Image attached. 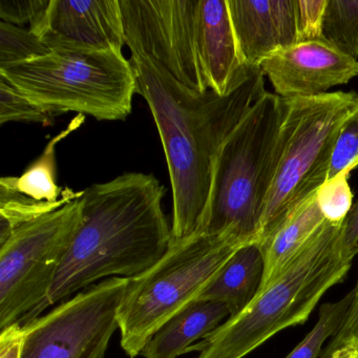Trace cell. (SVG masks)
<instances>
[{
  "instance_id": "7c38bea8",
  "label": "cell",
  "mask_w": 358,
  "mask_h": 358,
  "mask_svg": "<svg viewBox=\"0 0 358 358\" xmlns=\"http://www.w3.org/2000/svg\"><path fill=\"white\" fill-rule=\"evenodd\" d=\"M194 47L205 87L221 97L236 92L261 69L249 68L241 56L227 0H198Z\"/></svg>"
},
{
  "instance_id": "9a60e30c",
  "label": "cell",
  "mask_w": 358,
  "mask_h": 358,
  "mask_svg": "<svg viewBox=\"0 0 358 358\" xmlns=\"http://www.w3.org/2000/svg\"><path fill=\"white\" fill-rule=\"evenodd\" d=\"M229 316V310L223 303L196 299L163 324L140 355L144 358L179 357L189 351L192 343L219 328Z\"/></svg>"
},
{
  "instance_id": "ac0fdd59",
  "label": "cell",
  "mask_w": 358,
  "mask_h": 358,
  "mask_svg": "<svg viewBox=\"0 0 358 358\" xmlns=\"http://www.w3.org/2000/svg\"><path fill=\"white\" fill-rule=\"evenodd\" d=\"M83 192L71 190L55 203L41 202L29 198L14 188L9 177L0 179V245L3 244L17 228L24 224L62 208L68 203L80 199Z\"/></svg>"
},
{
  "instance_id": "5b68a950",
  "label": "cell",
  "mask_w": 358,
  "mask_h": 358,
  "mask_svg": "<svg viewBox=\"0 0 358 358\" xmlns=\"http://www.w3.org/2000/svg\"><path fill=\"white\" fill-rule=\"evenodd\" d=\"M249 243L232 231L171 240L160 261L129 278L117 316L121 347L129 357L139 356L152 335L196 301L228 259Z\"/></svg>"
},
{
  "instance_id": "603a6c76",
  "label": "cell",
  "mask_w": 358,
  "mask_h": 358,
  "mask_svg": "<svg viewBox=\"0 0 358 358\" xmlns=\"http://www.w3.org/2000/svg\"><path fill=\"white\" fill-rule=\"evenodd\" d=\"M351 171H345L324 182L316 192L318 205L324 219L333 224H343L353 206V194L349 184Z\"/></svg>"
},
{
  "instance_id": "9c48e42d",
  "label": "cell",
  "mask_w": 358,
  "mask_h": 358,
  "mask_svg": "<svg viewBox=\"0 0 358 358\" xmlns=\"http://www.w3.org/2000/svg\"><path fill=\"white\" fill-rule=\"evenodd\" d=\"M129 278H106L22 326L20 358H104Z\"/></svg>"
},
{
  "instance_id": "5bb4252c",
  "label": "cell",
  "mask_w": 358,
  "mask_h": 358,
  "mask_svg": "<svg viewBox=\"0 0 358 358\" xmlns=\"http://www.w3.org/2000/svg\"><path fill=\"white\" fill-rule=\"evenodd\" d=\"M324 219L316 194L287 215L259 243L264 259V273L257 294L282 275L287 266L322 227Z\"/></svg>"
},
{
  "instance_id": "8fae6325",
  "label": "cell",
  "mask_w": 358,
  "mask_h": 358,
  "mask_svg": "<svg viewBox=\"0 0 358 358\" xmlns=\"http://www.w3.org/2000/svg\"><path fill=\"white\" fill-rule=\"evenodd\" d=\"M261 70L280 97L310 98L324 95L358 76V62L322 37L272 54Z\"/></svg>"
},
{
  "instance_id": "4fadbf2b",
  "label": "cell",
  "mask_w": 358,
  "mask_h": 358,
  "mask_svg": "<svg viewBox=\"0 0 358 358\" xmlns=\"http://www.w3.org/2000/svg\"><path fill=\"white\" fill-rule=\"evenodd\" d=\"M238 51L249 68L299 43L297 0H227Z\"/></svg>"
},
{
  "instance_id": "277c9868",
  "label": "cell",
  "mask_w": 358,
  "mask_h": 358,
  "mask_svg": "<svg viewBox=\"0 0 358 358\" xmlns=\"http://www.w3.org/2000/svg\"><path fill=\"white\" fill-rule=\"evenodd\" d=\"M286 98L266 93L217 152L208 202L196 234L232 231L257 242L282 150Z\"/></svg>"
},
{
  "instance_id": "52a82bcc",
  "label": "cell",
  "mask_w": 358,
  "mask_h": 358,
  "mask_svg": "<svg viewBox=\"0 0 358 358\" xmlns=\"http://www.w3.org/2000/svg\"><path fill=\"white\" fill-rule=\"evenodd\" d=\"M286 99L282 155L255 243L324 185L339 131L358 110L355 92Z\"/></svg>"
},
{
  "instance_id": "2e32d148",
  "label": "cell",
  "mask_w": 358,
  "mask_h": 358,
  "mask_svg": "<svg viewBox=\"0 0 358 358\" xmlns=\"http://www.w3.org/2000/svg\"><path fill=\"white\" fill-rule=\"evenodd\" d=\"M263 273L261 248L257 243H249L228 259L196 299L223 303L232 317L257 296Z\"/></svg>"
},
{
  "instance_id": "6da1fadb",
  "label": "cell",
  "mask_w": 358,
  "mask_h": 358,
  "mask_svg": "<svg viewBox=\"0 0 358 358\" xmlns=\"http://www.w3.org/2000/svg\"><path fill=\"white\" fill-rule=\"evenodd\" d=\"M125 30V29H124ZM137 94L154 116L173 192L171 240L196 234L208 202L215 158L224 141L265 91L261 69L236 92L221 97L182 85L125 30Z\"/></svg>"
},
{
  "instance_id": "83f0119b",
  "label": "cell",
  "mask_w": 358,
  "mask_h": 358,
  "mask_svg": "<svg viewBox=\"0 0 358 358\" xmlns=\"http://www.w3.org/2000/svg\"><path fill=\"white\" fill-rule=\"evenodd\" d=\"M24 329L20 324L0 331V358H20Z\"/></svg>"
},
{
  "instance_id": "d4e9b609",
  "label": "cell",
  "mask_w": 358,
  "mask_h": 358,
  "mask_svg": "<svg viewBox=\"0 0 358 358\" xmlns=\"http://www.w3.org/2000/svg\"><path fill=\"white\" fill-rule=\"evenodd\" d=\"M51 0H0L1 22L26 28L49 7Z\"/></svg>"
},
{
  "instance_id": "f1b7e54d",
  "label": "cell",
  "mask_w": 358,
  "mask_h": 358,
  "mask_svg": "<svg viewBox=\"0 0 358 358\" xmlns=\"http://www.w3.org/2000/svg\"><path fill=\"white\" fill-rule=\"evenodd\" d=\"M341 242L345 250L358 252V201L343 221Z\"/></svg>"
},
{
  "instance_id": "30bf717a",
  "label": "cell",
  "mask_w": 358,
  "mask_h": 358,
  "mask_svg": "<svg viewBox=\"0 0 358 358\" xmlns=\"http://www.w3.org/2000/svg\"><path fill=\"white\" fill-rule=\"evenodd\" d=\"M28 28L51 50L122 51L125 45L119 0H51Z\"/></svg>"
},
{
  "instance_id": "7402d4cb",
  "label": "cell",
  "mask_w": 358,
  "mask_h": 358,
  "mask_svg": "<svg viewBox=\"0 0 358 358\" xmlns=\"http://www.w3.org/2000/svg\"><path fill=\"white\" fill-rule=\"evenodd\" d=\"M57 115L31 101L3 75H0V124L8 122L41 123L48 127Z\"/></svg>"
},
{
  "instance_id": "e0dca14e",
  "label": "cell",
  "mask_w": 358,
  "mask_h": 358,
  "mask_svg": "<svg viewBox=\"0 0 358 358\" xmlns=\"http://www.w3.org/2000/svg\"><path fill=\"white\" fill-rule=\"evenodd\" d=\"M85 120V115H78L64 131L50 140L41 157L20 177H9L17 192L41 202L55 203L72 190L59 187L56 183V146L78 129Z\"/></svg>"
},
{
  "instance_id": "7a4b0ae2",
  "label": "cell",
  "mask_w": 358,
  "mask_h": 358,
  "mask_svg": "<svg viewBox=\"0 0 358 358\" xmlns=\"http://www.w3.org/2000/svg\"><path fill=\"white\" fill-rule=\"evenodd\" d=\"M154 175L127 173L83 190L77 230L38 315L49 306L106 278H133L162 259L171 226Z\"/></svg>"
},
{
  "instance_id": "ffe728a7",
  "label": "cell",
  "mask_w": 358,
  "mask_h": 358,
  "mask_svg": "<svg viewBox=\"0 0 358 358\" xmlns=\"http://www.w3.org/2000/svg\"><path fill=\"white\" fill-rule=\"evenodd\" d=\"M352 299L353 290L335 303L322 305L318 313V320L314 328L285 358L320 357L324 341H328L330 337L333 338L341 330L351 306Z\"/></svg>"
},
{
  "instance_id": "3957f363",
  "label": "cell",
  "mask_w": 358,
  "mask_h": 358,
  "mask_svg": "<svg viewBox=\"0 0 358 358\" xmlns=\"http://www.w3.org/2000/svg\"><path fill=\"white\" fill-rule=\"evenodd\" d=\"M341 234L343 224L326 221L273 284L188 352L198 351L196 358H244L284 329L307 322L358 255L345 250Z\"/></svg>"
},
{
  "instance_id": "4316f807",
  "label": "cell",
  "mask_w": 358,
  "mask_h": 358,
  "mask_svg": "<svg viewBox=\"0 0 358 358\" xmlns=\"http://www.w3.org/2000/svg\"><path fill=\"white\" fill-rule=\"evenodd\" d=\"M352 290H353V299H352L351 306L345 316V322L341 330L331 339L330 343H328L326 349L322 350V353L332 351L334 348L348 339L358 338V280L355 288Z\"/></svg>"
},
{
  "instance_id": "cb8c5ba5",
  "label": "cell",
  "mask_w": 358,
  "mask_h": 358,
  "mask_svg": "<svg viewBox=\"0 0 358 358\" xmlns=\"http://www.w3.org/2000/svg\"><path fill=\"white\" fill-rule=\"evenodd\" d=\"M358 166V110L343 123L337 136L328 177L326 181L332 180L345 171H353Z\"/></svg>"
},
{
  "instance_id": "ba28073f",
  "label": "cell",
  "mask_w": 358,
  "mask_h": 358,
  "mask_svg": "<svg viewBox=\"0 0 358 358\" xmlns=\"http://www.w3.org/2000/svg\"><path fill=\"white\" fill-rule=\"evenodd\" d=\"M81 223L77 199L17 228L0 245V331L38 317Z\"/></svg>"
},
{
  "instance_id": "484cf974",
  "label": "cell",
  "mask_w": 358,
  "mask_h": 358,
  "mask_svg": "<svg viewBox=\"0 0 358 358\" xmlns=\"http://www.w3.org/2000/svg\"><path fill=\"white\" fill-rule=\"evenodd\" d=\"M328 0L318 1H301L297 0L299 8V43L322 38V17Z\"/></svg>"
},
{
  "instance_id": "f546056e",
  "label": "cell",
  "mask_w": 358,
  "mask_h": 358,
  "mask_svg": "<svg viewBox=\"0 0 358 358\" xmlns=\"http://www.w3.org/2000/svg\"><path fill=\"white\" fill-rule=\"evenodd\" d=\"M320 358H358V338L343 341L332 351L320 354Z\"/></svg>"
},
{
  "instance_id": "d6986e66",
  "label": "cell",
  "mask_w": 358,
  "mask_h": 358,
  "mask_svg": "<svg viewBox=\"0 0 358 358\" xmlns=\"http://www.w3.org/2000/svg\"><path fill=\"white\" fill-rule=\"evenodd\" d=\"M322 35L345 55L358 58V0H328Z\"/></svg>"
},
{
  "instance_id": "8992f818",
  "label": "cell",
  "mask_w": 358,
  "mask_h": 358,
  "mask_svg": "<svg viewBox=\"0 0 358 358\" xmlns=\"http://www.w3.org/2000/svg\"><path fill=\"white\" fill-rule=\"evenodd\" d=\"M0 75L57 116L75 112L98 121L124 120L137 94L131 60L114 50H51L41 57L1 66Z\"/></svg>"
},
{
  "instance_id": "44dd1931",
  "label": "cell",
  "mask_w": 358,
  "mask_h": 358,
  "mask_svg": "<svg viewBox=\"0 0 358 358\" xmlns=\"http://www.w3.org/2000/svg\"><path fill=\"white\" fill-rule=\"evenodd\" d=\"M50 52L51 49L30 28L0 22V68L28 62Z\"/></svg>"
}]
</instances>
